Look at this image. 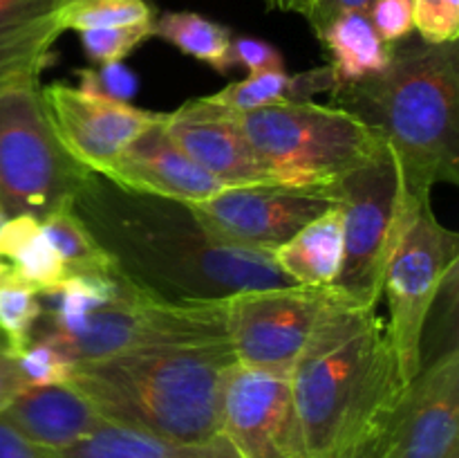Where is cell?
Listing matches in <instances>:
<instances>
[{
  "label": "cell",
  "mask_w": 459,
  "mask_h": 458,
  "mask_svg": "<svg viewBox=\"0 0 459 458\" xmlns=\"http://www.w3.org/2000/svg\"><path fill=\"white\" fill-rule=\"evenodd\" d=\"M117 272L152 296L179 304L227 299L242 290L294 286L273 254L211 233L186 202L128 191L90 173L72 200Z\"/></svg>",
  "instance_id": "6da1fadb"
},
{
  "label": "cell",
  "mask_w": 459,
  "mask_h": 458,
  "mask_svg": "<svg viewBox=\"0 0 459 458\" xmlns=\"http://www.w3.org/2000/svg\"><path fill=\"white\" fill-rule=\"evenodd\" d=\"M309 458H352L379 440L406 391L385 319L336 296L291 364Z\"/></svg>",
  "instance_id": "7a4b0ae2"
},
{
  "label": "cell",
  "mask_w": 459,
  "mask_h": 458,
  "mask_svg": "<svg viewBox=\"0 0 459 458\" xmlns=\"http://www.w3.org/2000/svg\"><path fill=\"white\" fill-rule=\"evenodd\" d=\"M332 97L388 144L412 196L429 200L437 184H459L457 43L408 36L379 75L341 85Z\"/></svg>",
  "instance_id": "3957f363"
},
{
  "label": "cell",
  "mask_w": 459,
  "mask_h": 458,
  "mask_svg": "<svg viewBox=\"0 0 459 458\" xmlns=\"http://www.w3.org/2000/svg\"><path fill=\"white\" fill-rule=\"evenodd\" d=\"M233 366L229 339H213L76 362L67 384L112 425L206 440L222 434V395Z\"/></svg>",
  "instance_id": "277c9868"
},
{
  "label": "cell",
  "mask_w": 459,
  "mask_h": 458,
  "mask_svg": "<svg viewBox=\"0 0 459 458\" xmlns=\"http://www.w3.org/2000/svg\"><path fill=\"white\" fill-rule=\"evenodd\" d=\"M247 139L281 187L332 191L385 142L357 115L316 101H278L240 115Z\"/></svg>",
  "instance_id": "5b68a950"
},
{
  "label": "cell",
  "mask_w": 459,
  "mask_h": 458,
  "mask_svg": "<svg viewBox=\"0 0 459 458\" xmlns=\"http://www.w3.org/2000/svg\"><path fill=\"white\" fill-rule=\"evenodd\" d=\"M40 72L0 79V207L43 220L74 200L92 171L67 153L40 90Z\"/></svg>",
  "instance_id": "8992f818"
},
{
  "label": "cell",
  "mask_w": 459,
  "mask_h": 458,
  "mask_svg": "<svg viewBox=\"0 0 459 458\" xmlns=\"http://www.w3.org/2000/svg\"><path fill=\"white\" fill-rule=\"evenodd\" d=\"M332 196L343 209V263L332 290L348 304L377 308L393 254L426 200L408 191L388 144L339 180Z\"/></svg>",
  "instance_id": "52a82bcc"
},
{
  "label": "cell",
  "mask_w": 459,
  "mask_h": 458,
  "mask_svg": "<svg viewBox=\"0 0 459 458\" xmlns=\"http://www.w3.org/2000/svg\"><path fill=\"white\" fill-rule=\"evenodd\" d=\"M31 339L49 341L74 364L157 346L227 339L224 299L166 301L121 277L115 295L88 317L72 326L36 321Z\"/></svg>",
  "instance_id": "ba28073f"
},
{
  "label": "cell",
  "mask_w": 459,
  "mask_h": 458,
  "mask_svg": "<svg viewBox=\"0 0 459 458\" xmlns=\"http://www.w3.org/2000/svg\"><path fill=\"white\" fill-rule=\"evenodd\" d=\"M459 265V236L444 227L430 200L421 202L388 265L384 295L388 296L390 344L406 384L424 366V337L439 292Z\"/></svg>",
  "instance_id": "9c48e42d"
},
{
  "label": "cell",
  "mask_w": 459,
  "mask_h": 458,
  "mask_svg": "<svg viewBox=\"0 0 459 458\" xmlns=\"http://www.w3.org/2000/svg\"><path fill=\"white\" fill-rule=\"evenodd\" d=\"M336 296L332 287L299 283L227 296L224 321L236 362L255 368H291L318 317Z\"/></svg>",
  "instance_id": "30bf717a"
},
{
  "label": "cell",
  "mask_w": 459,
  "mask_h": 458,
  "mask_svg": "<svg viewBox=\"0 0 459 458\" xmlns=\"http://www.w3.org/2000/svg\"><path fill=\"white\" fill-rule=\"evenodd\" d=\"M290 371L236 362L229 373L222 431L242 458H309Z\"/></svg>",
  "instance_id": "8fae6325"
},
{
  "label": "cell",
  "mask_w": 459,
  "mask_h": 458,
  "mask_svg": "<svg viewBox=\"0 0 459 458\" xmlns=\"http://www.w3.org/2000/svg\"><path fill=\"white\" fill-rule=\"evenodd\" d=\"M334 202L332 191L260 184L229 187L188 207L197 220L222 241L273 254Z\"/></svg>",
  "instance_id": "7c38bea8"
},
{
  "label": "cell",
  "mask_w": 459,
  "mask_h": 458,
  "mask_svg": "<svg viewBox=\"0 0 459 458\" xmlns=\"http://www.w3.org/2000/svg\"><path fill=\"white\" fill-rule=\"evenodd\" d=\"M381 458H459V348L420 368L381 438Z\"/></svg>",
  "instance_id": "4fadbf2b"
},
{
  "label": "cell",
  "mask_w": 459,
  "mask_h": 458,
  "mask_svg": "<svg viewBox=\"0 0 459 458\" xmlns=\"http://www.w3.org/2000/svg\"><path fill=\"white\" fill-rule=\"evenodd\" d=\"M40 90L61 144L92 173H101L164 115L106 94L85 92L79 85L52 84Z\"/></svg>",
  "instance_id": "5bb4252c"
},
{
  "label": "cell",
  "mask_w": 459,
  "mask_h": 458,
  "mask_svg": "<svg viewBox=\"0 0 459 458\" xmlns=\"http://www.w3.org/2000/svg\"><path fill=\"white\" fill-rule=\"evenodd\" d=\"M161 128L184 155L229 187L276 184L247 139L240 112L213 97L188 99L178 110L164 112Z\"/></svg>",
  "instance_id": "9a60e30c"
},
{
  "label": "cell",
  "mask_w": 459,
  "mask_h": 458,
  "mask_svg": "<svg viewBox=\"0 0 459 458\" xmlns=\"http://www.w3.org/2000/svg\"><path fill=\"white\" fill-rule=\"evenodd\" d=\"M164 115L155 126L139 135L121 151L115 162L99 175L128 191L169 198L179 202H200L229 189L222 180L211 175L200 164L184 155L161 128Z\"/></svg>",
  "instance_id": "2e32d148"
},
{
  "label": "cell",
  "mask_w": 459,
  "mask_h": 458,
  "mask_svg": "<svg viewBox=\"0 0 459 458\" xmlns=\"http://www.w3.org/2000/svg\"><path fill=\"white\" fill-rule=\"evenodd\" d=\"M0 416L52 452L70 449L106 422L97 407L72 384L27 386Z\"/></svg>",
  "instance_id": "e0dca14e"
},
{
  "label": "cell",
  "mask_w": 459,
  "mask_h": 458,
  "mask_svg": "<svg viewBox=\"0 0 459 458\" xmlns=\"http://www.w3.org/2000/svg\"><path fill=\"white\" fill-rule=\"evenodd\" d=\"M70 277L61 254L31 216H9L0 227V283L45 296Z\"/></svg>",
  "instance_id": "ac0fdd59"
},
{
  "label": "cell",
  "mask_w": 459,
  "mask_h": 458,
  "mask_svg": "<svg viewBox=\"0 0 459 458\" xmlns=\"http://www.w3.org/2000/svg\"><path fill=\"white\" fill-rule=\"evenodd\" d=\"M56 454L58 458H242L224 431L206 440H178L112 422H103L92 436Z\"/></svg>",
  "instance_id": "d6986e66"
},
{
  "label": "cell",
  "mask_w": 459,
  "mask_h": 458,
  "mask_svg": "<svg viewBox=\"0 0 459 458\" xmlns=\"http://www.w3.org/2000/svg\"><path fill=\"white\" fill-rule=\"evenodd\" d=\"M273 263L299 286H334L343 263V209L339 202L282 242L273 251Z\"/></svg>",
  "instance_id": "ffe728a7"
},
{
  "label": "cell",
  "mask_w": 459,
  "mask_h": 458,
  "mask_svg": "<svg viewBox=\"0 0 459 458\" xmlns=\"http://www.w3.org/2000/svg\"><path fill=\"white\" fill-rule=\"evenodd\" d=\"M330 54V67L341 85L379 75L390 63L394 45L381 40L370 16L359 12L341 13L318 34Z\"/></svg>",
  "instance_id": "44dd1931"
},
{
  "label": "cell",
  "mask_w": 459,
  "mask_h": 458,
  "mask_svg": "<svg viewBox=\"0 0 459 458\" xmlns=\"http://www.w3.org/2000/svg\"><path fill=\"white\" fill-rule=\"evenodd\" d=\"M61 34V9H0V79L18 72H43L52 63V48Z\"/></svg>",
  "instance_id": "7402d4cb"
},
{
  "label": "cell",
  "mask_w": 459,
  "mask_h": 458,
  "mask_svg": "<svg viewBox=\"0 0 459 458\" xmlns=\"http://www.w3.org/2000/svg\"><path fill=\"white\" fill-rule=\"evenodd\" d=\"M152 36L178 48L186 57L206 63L220 75L233 66L231 30L197 12H166L152 22Z\"/></svg>",
  "instance_id": "603a6c76"
},
{
  "label": "cell",
  "mask_w": 459,
  "mask_h": 458,
  "mask_svg": "<svg viewBox=\"0 0 459 458\" xmlns=\"http://www.w3.org/2000/svg\"><path fill=\"white\" fill-rule=\"evenodd\" d=\"M45 233L49 236L52 245L61 254L63 263L67 265L70 274H112L117 272L115 263L90 233L74 207L63 205L49 211L43 220Z\"/></svg>",
  "instance_id": "cb8c5ba5"
},
{
  "label": "cell",
  "mask_w": 459,
  "mask_h": 458,
  "mask_svg": "<svg viewBox=\"0 0 459 458\" xmlns=\"http://www.w3.org/2000/svg\"><path fill=\"white\" fill-rule=\"evenodd\" d=\"M155 21L148 0H63V31L101 30V27L143 25Z\"/></svg>",
  "instance_id": "d4e9b609"
},
{
  "label": "cell",
  "mask_w": 459,
  "mask_h": 458,
  "mask_svg": "<svg viewBox=\"0 0 459 458\" xmlns=\"http://www.w3.org/2000/svg\"><path fill=\"white\" fill-rule=\"evenodd\" d=\"M40 313H43V304L39 295L0 283V335L7 339L16 357L30 344L31 330Z\"/></svg>",
  "instance_id": "484cf974"
},
{
  "label": "cell",
  "mask_w": 459,
  "mask_h": 458,
  "mask_svg": "<svg viewBox=\"0 0 459 458\" xmlns=\"http://www.w3.org/2000/svg\"><path fill=\"white\" fill-rule=\"evenodd\" d=\"M152 22L85 30L79 31V39L90 61L99 63V66H110V63H121L126 57H130L139 45H143L151 39Z\"/></svg>",
  "instance_id": "4316f807"
},
{
  "label": "cell",
  "mask_w": 459,
  "mask_h": 458,
  "mask_svg": "<svg viewBox=\"0 0 459 458\" xmlns=\"http://www.w3.org/2000/svg\"><path fill=\"white\" fill-rule=\"evenodd\" d=\"M18 362L30 386L67 384L74 371V362L61 348L43 339H31L18 355Z\"/></svg>",
  "instance_id": "83f0119b"
},
{
  "label": "cell",
  "mask_w": 459,
  "mask_h": 458,
  "mask_svg": "<svg viewBox=\"0 0 459 458\" xmlns=\"http://www.w3.org/2000/svg\"><path fill=\"white\" fill-rule=\"evenodd\" d=\"M415 31L426 43H457L459 0H412Z\"/></svg>",
  "instance_id": "f1b7e54d"
},
{
  "label": "cell",
  "mask_w": 459,
  "mask_h": 458,
  "mask_svg": "<svg viewBox=\"0 0 459 458\" xmlns=\"http://www.w3.org/2000/svg\"><path fill=\"white\" fill-rule=\"evenodd\" d=\"M76 75L81 79V90L106 94V97L119 99V101H130L137 90V79L128 67H124V63H110V66H101L99 70L83 67V70H76Z\"/></svg>",
  "instance_id": "f546056e"
},
{
  "label": "cell",
  "mask_w": 459,
  "mask_h": 458,
  "mask_svg": "<svg viewBox=\"0 0 459 458\" xmlns=\"http://www.w3.org/2000/svg\"><path fill=\"white\" fill-rule=\"evenodd\" d=\"M368 16L381 40L390 45L408 39L415 31L412 0H375Z\"/></svg>",
  "instance_id": "4dcf8cb0"
},
{
  "label": "cell",
  "mask_w": 459,
  "mask_h": 458,
  "mask_svg": "<svg viewBox=\"0 0 459 458\" xmlns=\"http://www.w3.org/2000/svg\"><path fill=\"white\" fill-rule=\"evenodd\" d=\"M233 66L247 67L249 75L264 70H285V58L272 43L251 36H238L231 43Z\"/></svg>",
  "instance_id": "1f68e13d"
},
{
  "label": "cell",
  "mask_w": 459,
  "mask_h": 458,
  "mask_svg": "<svg viewBox=\"0 0 459 458\" xmlns=\"http://www.w3.org/2000/svg\"><path fill=\"white\" fill-rule=\"evenodd\" d=\"M30 386L25 373H22L21 362H18L16 355L9 348L7 339L0 335V413L13 402L16 395H21L22 391Z\"/></svg>",
  "instance_id": "d6a6232c"
},
{
  "label": "cell",
  "mask_w": 459,
  "mask_h": 458,
  "mask_svg": "<svg viewBox=\"0 0 459 458\" xmlns=\"http://www.w3.org/2000/svg\"><path fill=\"white\" fill-rule=\"evenodd\" d=\"M0 458H58V454L30 440L0 416Z\"/></svg>",
  "instance_id": "836d02e7"
},
{
  "label": "cell",
  "mask_w": 459,
  "mask_h": 458,
  "mask_svg": "<svg viewBox=\"0 0 459 458\" xmlns=\"http://www.w3.org/2000/svg\"><path fill=\"white\" fill-rule=\"evenodd\" d=\"M375 0H309V12L307 22L312 25L314 34H321L334 18L341 13L359 12V13H370V7Z\"/></svg>",
  "instance_id": "e575fe53"
},
{
  "label": "cell",
  "mask_w": 459,
  "mask_h": 458,
  "mask_svg": "<svg viewBox=\"0 0 459 458\" xmlns=\"http://www.w3.org/2000/svg\"><path fill=\"white\" fill-rule=\"evenodd\" d=\"M63 0H0V9L13 12H56Z\"/></svg>",
  "instance_id": "d590c367"
},
{
  "label": "cell",
  "mask_w": 459,
  "mask_h": 458,
  "mask_svg": "<svg viewBox=\"0 0 459 458\" xmlns=\"http://www.w3.org/2000/svg\"><path fill=\"white\" fill-rule=\"evenodd\" d=\"M264 3H267L269 9L300 13V16H307L309 12V0H264Z\"/></svg>",
  "instance_id": "8d00e7d4"
},
{
  "label": "cell",
  "mask_w": 459,
  "mask_h": 458,
  "mask_svg": "<svg viewBox=\"0 0 459 458\" xmlns=\"http://www.w3.org/2000/svg\"><path fill=\"white\" fill-rule=\"evenodd\" d=\"M384 438V436H381ZM381 438L375 440V443H370L368 447H363L361 452L354 454L352 458H381Z\"/></svg>",
  "instance_id": "74e56055"
},
{
  "label": "cell",
  "mask_w": 459,
  "mask_h": 458,
  "mask_svg": "<svg viewBox=\"0 0 459 458\" xmlns=\"http://www.w3.org/2000/svg\"><path fill=\"white\" fill-rule=\"evenodd\" d=\"M4 220H7V214H4V209H3V207H0V227H3Z\"/></svg>",
  "instance_id": "f35d334b"
}]
</instances>
